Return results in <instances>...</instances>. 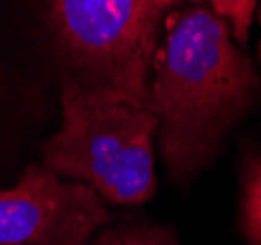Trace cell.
I'll return each instance as SVG.
<instances>
[{"instance_id":"6da1fadb","label":"cell","mask_w":261,"mask_h":245,"mask_svg":"<svg viewBox=\"0 0 261 245\" xmlns=\"http://www.w3.org/2000/svg\"><path fill=\"white\" fill-rule=\"evenodd\" d=\"M155 49L147 108L157 118L159 149L179 181L208 165L226 131L246 114L259 77L230 38V24L206 6L165 18Z\"/></svg>"},{"instance_id":"7a4b0ae2","label":"cell","mask_w":261,"mask_h":245,"mask_svg":"<svg viewBox=\"0 0 261 245\" xmlns=\"http://www.w3.org/2000/svg\"><path fill=\"white\" fill-rule=\"evenodd\" d=\"M63 126L43 145V165L85 182L120 206H138L155 193L153 138L157 118L147 106L63 80Z\"/></svg>"},{"instance_id":"3957f363","label":"cell","mask_w":261,"mask_h":245,"mask_svg":"<svg viewBox=\"0 0 261 245\" xmlns=\"http://www.w3.org/2000/svg\"><path fill=\"white\" fill-rule=\"evenodd\" d=\"M65 78L147 106L159 26L177 0H49Z\"/></svg>"},{"instance_id":"277c9868","label":"cell","mask_w":261,"mask_h":245,"mask_svg":"<svg viewBox=\"0 0 261 245\" xmlns=\"http://www.w3.org/2000/svg\"><path fill=\"white\" fill-rule=\"evenodd\" d=\"M110 220L92 186L61 181L43 163L0 193V245H89Z\"/></svg>"},{"instance_id":"5b68a950","label":"cell","mask_w":261,"mask_h":245,"mask_svg":"<svg viewBox=\"0 0 261 245\" xmlns=\"http://www.w3.org/2000/svg\"><path fill=\"white\" fill-rule=\"evenodd\" d=\"M89 245H179V241L165 226L118 224L100 228Z\"/></svg>"},{"instance_id":"8992f818","label":"cell","mask_w":261,"mask_h":245,"mask_svg":"<svg viewBox=\"0 0 261 245\" xmlns=\"http://www.w3.org/2000/svg\"><path fill=\"white\" fill-rule=\"evenodd\" d=\"M242 226L249 245H261V155H249L244 169Z\"/></svg>"},{"instance_id":"52a82bcc","label":"cell","mask_w":261,"mask_h":245,"mask_svg":"<svg viewBox=\"0 0 261 245\" xmlns=\"http://www.w3.org/2000/svg\"><path fill=\"white\" fill-rule=\"evenodd\" d=\"M193 2H208L216 16L230 20L228 24L236 41L242 45L248 41L249 26L253 20L257 0H193Z\"/></svg>"},{"instance_id":"ba28073f","label":"cell","mask_w":261,"mask_h":245,"mask_svg":"<svg viewBox=\"0 0 261 245\" xmlns=\"http://www.w3.org/2000/svg\"><path fill=\"white\" fill-rule=\"evenodd\" d=\"M259 57H261V41H259Z\"/></svg>"}]
</instances>
